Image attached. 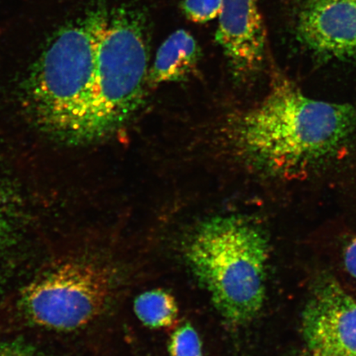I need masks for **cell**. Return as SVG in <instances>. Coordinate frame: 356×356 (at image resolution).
<instances>
[{
    "label": "cell",
    "instance_id": "obj_1",
    "mask_svg": "<svg viewBox=\"0 0 356 356\" xmlns=\"http://www.w3.org/2000/svg\"><path fill=\"white\" fill-rule=\"evenodd\" d=\"M231 142L249 168L292 180L337 157L356 136V104L311 99L275 72L269 91L231 124Z\"/></svg>",
    "mask_w": 356,
    "mask_h": 356
},
{
    "label": "cell",
    "instance_id": "obj_2",
    "mask_svg": "<svg viewBox=\"0 0 356 356\" xmlns=\"http://www.w3.org/2000/svg\"><path fill=\"white\" fill-rule=\"evenodd\" d=\"M186 264L227 322L255 318L266 298L268 242L264 231L238 215L204 220L184 245Z\"/></svg>",
    "mask_w": 356,
    "mask_h": 356
},
{
    "label": "cell",
    "instance_id": "obj_3",
    "mask_svg": "<svg viewBox=\"0 0 356 356\" xmlns=\"http://www.w3.org/2000/svg\"><path fill=\"white\" fill-rule=\"evenodd\" d=\"M148 74L139 20L126 12L99 24L95 82L77 141L104 139L122 128L143 101Z\"/></svg>",
    "mask_w": 356,
    "mask_h": 356
},
{
    "label": "cell",
    "instance_id": "obj_4",
    "mask_svg": "<svg viewBox=\"0 0 356 356\" xmlns=\"http://www.w3.org/2000/svg\"><path fill=\"white\" fill-rule=\"evenodd\" d=\"M99 25L65 31L49 47L35 76L33 97L51 131L77 141L95 82Z\"/></svg>",
    "mask_w": 356,
    "mask_h": 356
},
{
    "label": "cell",
    "instance_id": "obj_5",
    "mask_svg": "<svg viewBox=\"0 0 356 356\" xmlns=\"http://www.w3.org/2000/svg\"><path fill=\"white\" fill-rule=\"evenodd\" d=\"M111 266L96 260L67 261L34 279L22 291L20 309L31 323L47 330L86 327L108 308L117 289Z\"/></svg>",
    "mask_w": 356,
    "mask_h": 356
},
{
    "label": "cell",
    "instance_id": "obj_6",
    "mask_svg": "<svg viewBox=\"0 0 356 356\" xmlns=\"http://www.w3.org/2000/svg\"><path fill=\"white\" fill-rule=\"evenodd\" d=\"M302 333L315 356H356V300L339 284H320L302 316Z\"/></svg>",
    "mask_w": 356,
    "mask_h": 356
},
{
    "label": "cell",
    "instance_id": "obj_7",
    "mask_svg": "<svg viewBox=\"0 0 356 356\" xmlns=\"http://www.w3.org/2000/svg\"><path fill=\"white\" fill-rule=\"evenodd\" d=\"M216 41L234 79L248 82L264 70L267 38L258 0H224Z\"/></svg>",
    "mask_w": 356,
    "mask_h": 356
},
{
    "label": "cell",
    "instance_id": "obj_8",
    "mask_svg": "<svg viewBox=\"0 0 356 356\" xmlns=\"http://www.w3.org/2000/svg\"><path fill=\"white\" fill-rule=\"evenodd\" d=\"M297 38L323 60L356 59V0H304Z\"/></svg>",
    "mask_w": 356,
    "mask_h": 356
},
{
    "label": "cell",
    "instance_id": "obj_9",
    "mask_svg": "<svg viewBox=\"0 0 356 356\" xmlns=\"http://www.w3.org/2000/svg\"><path fill=\"white\" fill-rule=\"evenodd\" d=\"M200 57V47L193 35L177 30L159 47L148 81L153 86L181 81L197 69Z\"/></svg>",
    "mask_w": 356,
    "mask_h": 356
},
{
    "label": "cell",
    "instance_id": "obj_10",
    "mask_svg": "<svg viewBox=\"0 0 356 356\" xmlns=\"http://www.w3.org/2000/svg\"><path fill=\"white\" fill-rule=\"evenodd\" d=\"M134 311L140 323L151 329L172 327L179 312L175 298L162 289L140 293L134 302Z\"/></svg>",
    "mask_w": 356,
    "mask_h": 356
},
{
    "label": "cell",
    "instance_id": "obj_11",
    "mask_svg": "<svg viewBox=\"0 0 356 356\" xmlns=\"http://www.w3.org/2000/svg\"><path fill=\"white\" fill-rule=\"evenodd\" d=\"M168 353L170 356H203L202 341L193 325L185 323L172 332Z\"/></svg>",
    "mask_w": 356,
    "mask_h": 356
},
{
    "label": "cell",
    "instance_id": "obj_12",
    "mask_svg": "<svg viewBox=\"0 0 356 356\" xmlns=\"http://www.w3.org/2000/svg\"><path fill=\"white\" fill-rule=\"evenodd\" d=\"M224 0H185L184 10L191 21L203 24L219 17Z\"/></svg>",
    "mask_w": 356,
    "mask_h": 356
},
{
    "label": "cell",
    "instance_id": "obj_13",
    "mask_svg": "<svg viewBox=\"0 0 356 356\" xmlns=\"http://www.w3.org/2000/svg\"><path fill=\"white\" fill-rule=\"evenodd\" d=\"M13 208L7 195L0 190V251L7 247L8 242L13 238Z\"/></svg>",
    "mask_w": 356,
    "mask_h": 356
},
{
    "label": "cell",
    "instance_id": "obj_14",
    "mask_svg": "<svg viewBox=\"0 0 356 356\" xmlns=\"http://www.w3.org/2000/svg\"><path fill=\"white\" fill-rule=\"evenodd\" d=\"M0 356H44L33 345L20 340L0 342Z\"/></svg>",
    "mask_w": 356,
    "mask_h": 356
},
{
    "label": "cell",
    "instance_id": "obj_15",
    "mask_svg": "<svg viewBox=\"0 0 356 356\" xmlns=\"http://www.w3.org/2000/svg\"><path fill=\"white\" fill-rule=\"evenodd\" d=\"M344 262L346 270L356 279V237L346 248Z\"/></svg>",
    "mask_w": 356,
    "mask_h": 356
},
{
    "label": "cell",
    "instance_id": "obj_16",
    "mask_svg": "<svg viewBox=\"0 0 356 356\" xmlns=\"http://www.w3.org/2000/svg\"><path fill=\"white\" fill-rule=\"evenodd\" d=\"M300 356H315L313 354H311L309 351H307V353H305L304 354H302Z\"/></svg>",
    "mask_w": 356,
    "mask_h": 356
}]
</instances>
